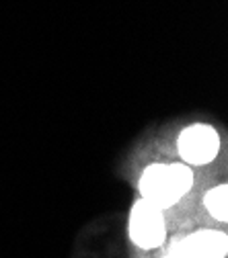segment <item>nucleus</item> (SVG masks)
I'll return each instance as SVG.
<instances>
[{
  "label": "nucleus",
  "instance_id": "nucleus-3",
  "mask_svg": "<svg viewBox=\"0 0 228 258\" xmlns=\"http://www.w3.org/2000/svg\"><path fill=\"white\" fill-rule=\"evenodd\" d=\"M179 156L185 164L204 166L210 164L220 152V138L216 129L206 123H195L183 129L177 142Z\"/></svg>",
  "mask_w": 228,
  "mask_h": 258
},
{
  "label": "nucleus",
  "instance_id": "nucleus-1",
  "mask_svg": "<svg viewBox=\"0 0 228 258\" xmlns=\"http://www.w3.org/2000/svg\"><path fill=\"white\" fill-rule=\"evenodd\" d=\"M193 184V172L183 162L175 164H152L144 170L140 178L142 199L156 205L158 209H167L175 205Z\"/></svg>",
  "mask_w": 228,
  "mask_h": 258
},
{
  "label": "nucleus",
  "instance_id": "nucleus-2",
  "mask_svg": "<svg viewBox=\"0 0 228 258\" xmlns=\"http://www.w3.org/2000/svg\"><path fill=\"white\" fill-rule=\"evenodd\" d=\"M129 238L142 250H154L167 238V221L162 209L138 199L129 211Z\"/></svg>",
  "mask_w": 228,
  "mask_h": 258
},
{
  "label": "nucleus",
  "instance_id": "nucleus-4",
  "mask_svg": "<svg viewBox=\"0 0 228 258\" xmlns=\"http://www.w3.org/2000/svg\"><path fill=\"white\" fill-rule=\"evenodd\" d=\"M228 252V240L224 232L202 230L193 232L171 246L169 258H224Z\"/></svg>",
  "mask_w": 228,
  "mask_h": 258
},
{
  "label": "nucleus",
  "instance_id": "nucleus-5",
  "mask_svg": "<svg viewBox=\"0 0 228 258\" xmlns=\"http://www.w3.org/2000/svg\"><path fill=\"white\" fill-rule=\"evenodd\" d=\"M206 209L210 211V215L218 221H226L228 219V186L226 184H218L214 188H210L204 197Z\"/></svg>",
  "mask_w": 228,
  "mask_h": 258
}]
</instances>
